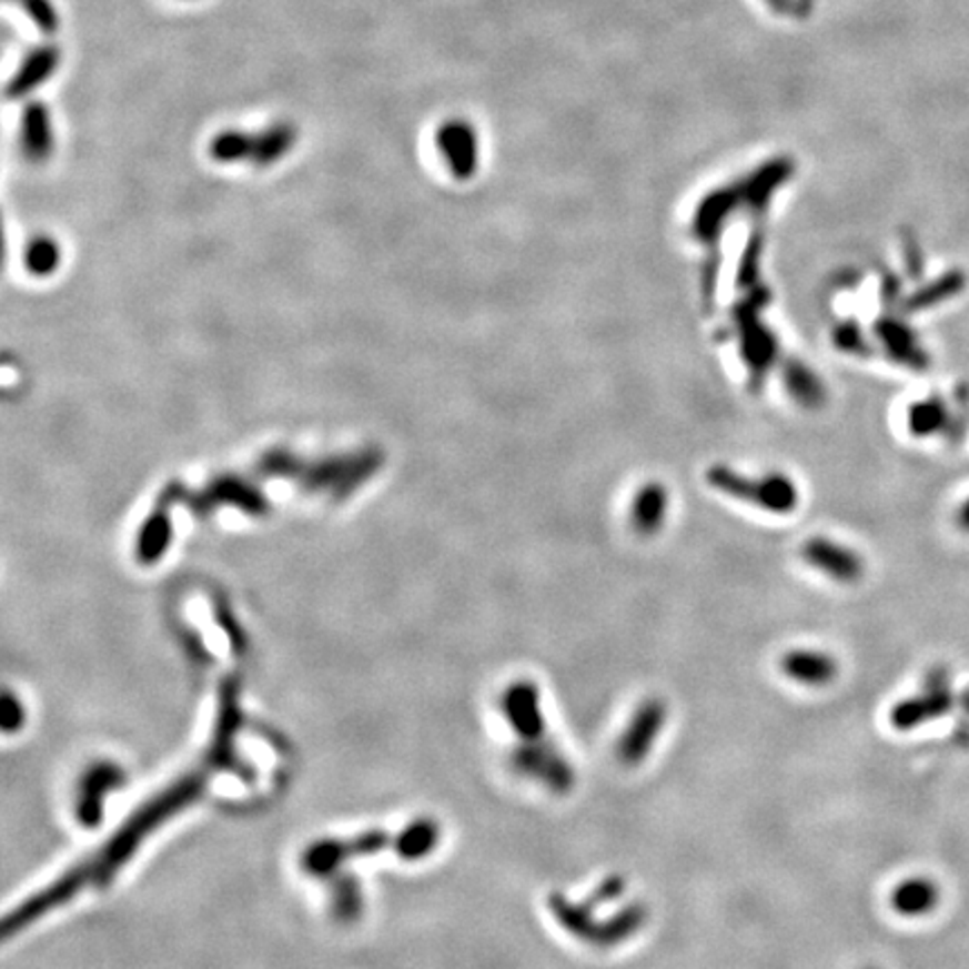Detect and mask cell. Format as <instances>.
Segmentation results:
<instances>
[{
	"label": "cell",
	"mask_w": 969,
	"mask_h": 969,
	"mask_svg": "<svg viewBox=\"0 0 969 969\" xmlns=\"http://www.w3.org/2000/svg\"><path fill=\"white\" fill-rule=\"evenodd\" d=\"M441 839V828L436 821H417L406 830L391 832H362L351 839H331L319 841L303 852V867L314 874H326L335 869L342 861L357 855H373L380 850H397L404 857H424L436 848Z\"/></svg>",
	"instance_id": "6da1fadb"
},
{
	"label": "cell",
	"mask_w": 969,
	"mask_h": 969,
	"mask_svg": "<svg viewBox=\"0 0 969 969\" xmlns=\"http://www.w3.org/2000/svg\"><path fill=\"white\" fill-rule=\"evenodd\" d=\"M548 909L564 931L597 949L617 947L630 940L649 922V907H644L642 902H633L610 918L599 920L597 909L588 905V900L573 902L562 891H553L548 896Z\"/></svg>",
	"instance_id": "7a4b0ae2"
},
{
	"label": "cell",
	"mask_w": 969,
	"mask_h": 969,
	"mask_svg": "<svg viewBox=\"0 0 969 969\" xmlns=\"http://www.w3.org/2000/svg\"><path fill=\"white\" fill-rule=\"evenodd\" d=\"M377 463H380L377 454L344 456V458H333V461H323V463H303L301 458H296L292 454L276 452V454H268L263 458V463L259 465V472L265 476L294 478L296 483H301V487H305L310 492L333 489L337 496H342L349 489L357 487L362 481H366L375 472Z\"/></svg>",
	"instance_id": "3957f363"
},
{
	"label": "cell",
	"mask_w": 969,
	"mask_h": 969,
	"mask_svg": "<svg viewBox=\"0 0 969 969\" xmlns=\"http://www.w3.org/2000/svg\"><path fill=\"white\" fill-rule=\"evenodd\" d=\"M512 768L521 777L544 786L557 797H568L577 786L575 766L566 757V751L551 740V736L521 743L512 751Z\"/></svg>",
	"instance_id": "277c9868"
},
{
	"label": "cell",
	"mask_w": 969,
	"mask_h": 969,
	"mask_svg": "<svg viewBox=\"0 0 969 969\" xmlns=\"http://www.w3.org/2000/svg\"><path fill=\"white\" fill-rule=\"evenodd\" d=\"M707 481L714 489L747 501L751 505H759L775 514H788L797 507L799 494L795 483L784 474H768L764 478H749L738 472H731L725 465H714L707 472Z\"/></svg>",
	"instance_id": "5b68a950"
},
{
	"label": "cell",
	"mask_w": 969,
	"mask_h": 969,
	"mask_svg": "<svg viewBox=\"0 0 969 969\" xmlns=\"http://www.w3.org/2000/svg\"><path fill=\"white\" fill-rule=\"evenodd\" d=\"M669 720V705L660 696L644 698L630 714L617 740V759L626 768H635L649 759L663 729Z\"/></svg>",
	"instance_id": "8992f818"
},
{
	"label": "cell",
	"mask_w": 969,
	"mask_h": 969,
	"mask_svg": "<svg viewBox=\"0 0 969 969\" xmlns=\"http://www.w3.org/2000/svg\"><path fill=\"white\" fill-rule=\"evenodd\" d=\"M501 709L521 743L542 740L548 736L542 689L536 687L534 680L525 678L512 683L501 696Z\"/></svg>",
	"instance_id": "52a82bcc"
},
{
	"label": "cell",
	"mask_w": 969,
	"mask_h": 969,
	"mask_svg": "<svg viewBox=\"0 0 969 969\" xmlns=\"http://www.w3.org/2000/svg\"><path fill=\"white\" fill-rule=\"evenodd\" d=\"M186 501L195 514H209L219 505H232L248 514H265L270 509L268 498L259 487L241 476H221L209 483L200 494H186Z\"/></svg>",
	"instance_id": "ba28073f"
},
{
	"label": "cell",
	"mask_w": 969,
	"mask_h": 969,
	"mask_svg": "<svg viewBox=\"0 0 969 969\" xmlns=\"http://www.w3.org/2000/svg\"><path fill=\"white\" fill-rule=\"evenodd\" d=\"M801 557L806 564L839 584H855L865 573V562L850 548L830 542L826 536H812L804 544Z\"/></svg>",
	"instance_id": "9c48e42d"
},
{
	"label": "cell",
	"mask_w": 969,
	"mask_h": 969,
	"mask_svg": "<svg viewBox=\"0 0 969 969\" xmlns=\"http://www.w3.org/2000/svg\"><path fill=\"white\" fill-rule=\"evenodd\" d=\"M781 674L808 689L830 687L839 678V663L819 649H793L781 656Z\"/></svg>",
	"instance_id": "30bf717a"
},
{
	"label": "cell",
	"mask_w": 969,
	"mask_h": 969,
	"mask_svg": "<svg viewBox=\"0 0 969 969\" xmlns=\"http://www.w3.org/2000/svg\"><path fill=\"white\" fill-rule=\"evenodd\" d=\"M438 147L461 180H470L478 169V140L474 129L463 120H452L438 131Z\"/></svg>",
	"instance_id": "8fae6325"
},
{
	"label": "cell",
	"mask_w": 969,
	"mask_h": 969,
	"mask_svg": "<svg viewBox=\"0 0 969 969\" xmlns=\"http://www.w3.org/2000/svg\"><path fill=\"white\" fill-rule=\"evenodd\" d=\"M61 63V50L57 46H43L32 50L23 63L17 68L12 81L8 83V99H19L46 83Z\"/></svg>",
	"instance_id": "7c38bea8"
},
{
	"label": "cell",
	"mask_w": 969,
	"mask_h": 969,
	"mask_svg": "<svg viewBox=\"0 0 969 969\" xmlns=\"http://www.w3.org/2000/svg\"><path fill=\"white\" fill-rule=\"evenodd\" d=\"M169 501L160 498V505L155 507V512L144 521L140 536H138V559L140 564H155L162 559V555L169 551L171 546V536H173V525H171V514H169Z\"/></svg>",
	"instance_id": "4fadbf2b"
},
{
	"label": "cell",
	"mask_w": 969,
	"mask_h": 969,
	"mask_svg": "<svg viewBox=\"0 0 969 969\" xmlns=\"http://www.w3.org/2000/svg\"><path fill=\"white\" fill-rule=\"evenodd\" d=\"M745 198L743 186H727L709 193L696 211V234L698 239L714 241L727 221V213Z\"/></svg>",
	"instance_id": "5bb4252c"
},
{
	"label": "cell",
	"mask_w": 969,
	"mask_h": 969,
	"mask_svg": "<svg viewBox=\"0 0 969 969\" xmlns=\"http://www.w3.org/2000/svg\"><path fill=\"white\" fill-rule=\"evenodd\" d=\"M667 509H669L667 489L660 483L644 485L633 498L630 518L635 529L642 534H654L656 529L663 527Z\"/></svg>",
	"instance_id": "9a60e30c"
},
{
	"label": "cell",
	"mask_w": 969,
	"mask_h": 969,
	"mask_svg": "<svg viewBox=\"0 0 969 969\" xmlns=\"http://www.w3.org/2000/svg\"><path fill=\"white\" fill-rule=\"evenodd\" d=\"M23 151L30 160L43 162L52 153V127L48 108L41 101H30L23 113Z\"/></svg>",
	"instance_id": "2e32d148"
},
{
	"label": "cell",
	"mask_w": 969,
	"mask_h": 969,
	"mask_svg": "<svg viewBox=\"0 0 969 969\" xmlns=\"http://www.w3.org/2000/svg\"><path fill=\"white\" fill-rule=\"evenodd\" d=\"M294 142H296V129L294 124H285V122L274 124L256 135L250 133L248 160L259 166H270L276 160H281L285 153H290Z\"/></svg>",
	"instance_id": "e0dca14e"
},
{
	"label": "cell",
	"mask_w": 969,
	"mask_h": 969,
	"mask_svg": "<svg viewBox=\"0 0 969 969\" xmlns=\"http://www.w3.org/2000/svg\"><path fill=\"white\" fill-rule=\"evenodd\" d=\"M743 326H745L743 329L745 362L749 364L751 373H764V369L770 364V357H775V340L754 314L745 316Z\"/></svg>",
	"instance_id": "ac0fdd59"
},
{
	"label": "cell",
	"mask_w": 969,
	"mask_h": 969,
	"mask_svg": "<svg viewBox=\"0 0 969 969\" xmlns=\"http://www.w3.org/2000/svg\"><path fill=\"white\" fill-rule=\"evenodd\" d=\"M936 902H938V889L925 878H916L900 885L891 896L894 909L902 916H922L929 909H933Z\"/></svg>",
	"instance_id": "d6986e66"
},
{
	"label": "cell",
	"mask_w": 969,
	"mask_h": 969,
	"mask_svg": "<svg viewBox=\"0 0 969 969\" xmlns=\"http://www.w3.org/2000/svg\"><path fill=\"white\" fill-rule=\"evenodd\" d=\"M59 261H61L59 245L48 236H39L37 241H32L28 248V254H26V265L37 276L52 274L57 270Z\"/></svg>",
	"instance_id": "ffe728a7"
},
{
	"label": "cell",
	"mask_w": 969,
	"mask_h": 969,
	"mask_svg": "<svg viewBox=\"0 0 969 969\" xmlns=\"http://www.w3.org/2000/svg\"><path fill=\"white\" fill-rule=\"evenodd\" d=\"M786 382L788 388L793 391V395L804 402V404H817L821 400V384L819 380L801 364H793L786 373Z\"/></svg>",
	"instance_id": "44dd1931"
},
{
	"label": "cell",
	"mask_w": 969,
	"mask_h": 969,
	"mask_svg": "<svg viewBox=\"0 0 969 969\" xmlns=\"http://www.w3.org/2000/svg\"><path fill=\"white\" fill-rule=\"evenodd\" d=\"M12 3L21 6V10L32 19V23L46 34H54L59 30L61 26L59 12L50 0H12Z\"/></svg>",
	"instance_id": "7402d4cb"
},
{
	"label": "cell",
	"mask_w": 969,
	"mask_h": 969,
	"mask_svg": "<svg viewBox=\"0 0 969 969\" xmlns=\"http://www.w3.org/2000/svg\"><path fill=\"white\" fill-rule=\"evenodd\" d=\"M624 891H626V880L622 876H608L586 900H588V905L599 909V907H606V905L615 902L617 898H622Z\"/></svg>",
	"instance_id": "603a6c76"
},
{
	"label": "cell",
	"mask_w": 969,
	"mask_h": 969,
	"mask_svg": "<svg viewBox=\"0 0 969 969\" xmlns=\"http://www.w3.org/2000/svg\"><path fill=\"white\" fill-rule=\"evenodd\" d=\"M871 969H874V967H871Z\"/></svg>",
	"instance_id": "cb8c5ba5"
}]
</instances>
